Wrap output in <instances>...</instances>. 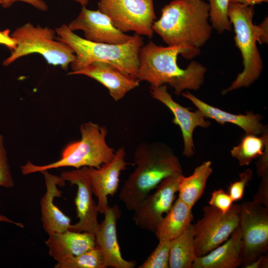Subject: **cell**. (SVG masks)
Segmentation results:
<instances>
[{
    "instance_id": "obj_7",
    "label": "cell",
    "mask_w": 268,
    "mask_h": 268,
    "mask_svg": "<svg viewBox=\"0 0 268 268\" xmlns=\"http://www.w3.org/2000/svg\"><path fill=\"white\" fill-rule=\"evenodd\" d=\"M56 34L52 28L35 26L30 23L18 27L11 35L16 43V48L3 65L7 66L21 57L37 53L49 64L67 70L76 56L68 45L56 38Z\"/></svg>"
},
{
    "instance_id": "obj_13",
    "label": "cell",
    "mask_w": 268,
    "mask_h": 268,
    "mask_svg": "<svg viewBox=\"0 0 268 268\" xmlns=\"http://www.w3.org/2000/svg\"><path fill=\"white\" fill-rule=\"evenodd\" d=\"M151 97L165 105L173 113V123L178 125L182 134L184 142L183 154L188 157L195 153L193 135L195 129L198 127L208 128L211 123L206 120L205 117L199 109L191 111L175 101L168 92L167 86H150Z\"/></svg>"
},
{
    "instance_id": "obj_33",
    "label": "cell",
    "mask_w": 268,
    "mask_h": 268,
    "mask_svg": "<svg viewBox=\"0 0 268 268\" xmlns=\"http://www.w3.org/2000/svg\"><path fill=\"white\" fill-rule=\"evenodd\" d=\"M257 172L260 177L268 176V146L256 163Z\"/></svg>"
},
{
    "instance_id": "obj_36",
    "label": "cell",
    "mask_w": 268,
    "mask_h": 268,
    "mask_svg": "<svg viewBox=\"0 0 268 268\" xmlns=\"http://www.w3.org/2000/svg\"><path fill=\"white\" fill-rule=\"evenodd\" d=\"M10 30L6 29L0 31V44H2L13 51L16 46L14 40L9 35Z\"/></svg>"
},
{
    "instance_id": "obj_32",
    "label": "cell",
    "mask_w": 268,
    "mask_h": 268,
    "mask_svg": "<svg viewBox=\"0 0 268 268\" xmlns=\"http://www.w3.org/2000/svg\"><path fill=\"white\" fill-rule=\"evenodd\" d=\"M253 201L268 207V176L262 177L258 190L254 196Z\"/></svg>"
},
{
    "instance_id": "obj_26",
    "label": "cell",
    "mask_w": 268,
    "mask_h": 268,
    "mask_svg": "<svg viewBox=\"0 0 268 268\" xmlns=\"http://www.w3.org/2000/svg\"><path fill=\"white\" fill-rule=\"evenodd\" d=\"M55 268H106L102 254L95 246L91 250L76 256L57 262Z\"/></svg>"
},
{
    "instance_id": "obj_28",
    "label": "cell",
    "mask_w": 268,
    "mask_h": 268,
    "mask_svg": "<svg viewBox=\"0 0 268 268\" xmlns=\"http://www.w3.org/2000/svg\"><path fill=\"white\" fill-rule=\"evenodd\" d=\"M170 242L169 240H159L155 249L138 268H168Z\"/></svg>"
},
{
    "instance_id": "obj_5",
    "label": "cell",
    "mask_w": 268,
    "mask_h": 268,
    "mask_svg": "<svg viewBox=\"0 0 268 268\" xmlns=\"http://www.w3.org/2000/svg\"><path fill=\"white\" fill-rule=\"evenodd\" d=\"M80 139L67 144L59 160L43 165L28 161L20 167L22 174L27 175L65 167L99 168L113 159L115 152L106 142L108 130L105 126L87 122L80 126Z\"/></svg>"
},
{
    "instance_id": "obj_29",
    "label": "cell",
    "mask_w": 268,
    "mask_h": 268,
    "mask_svg": "<svg viewBox=\"0 0 268 268\" xmlns=\"http://www.w3.org/2000/svg\"><path fill=\"white\" fill-rule=\"evenodd\" d=\"M14 186V181L8 164L4 137L0 134V187L8 189Z\"/></svg>"
},
{
    "instance_id": "obj_14",
    "label": "cell",
    "mask_w": 268,
    "mask_h": 268,
    "mask_svg": "<svg viewBox=\"0 0 268 268\" xmlns=\"http://www.w3.org/2000/svg\"><path fill=\"white\" fill-rule=\"evenodd\" d=\"M124 148H119L113 159L99 168L83 167L92 185L93 194L97 199L99 213L104 214L109 206L108 197L114 196L119 186L121 172L127 169Z\"/></svg>"
},
{
    "instance_id": "obj_19",
    "label": "cell",
    "mask_w": 268,
    "mask_h": 268,
    "mask_svg": "<svg viewBox=\"0 0 268 268\" xmlns=\"http://www.w3.org/2000/svg\"><path fill=\"white\" fill-rule=\"evenodd\" d=\"M47 234L45 244L49 254L57 262L83 254L96 246L95 235L87 232L68 230Z\"/></svg>"
},
{
    "instance_id": "obj_35",
    "label": "cell",
    "mask_w": 268,
    "mask_h": 268,
    "mask_svg": "<svg viewBox=\"0 0 268 268\" xmlns=\"http://www.w3.org/2000/svg\"><path fill=\"white\" fill-rule=\"evenodd\" d=\"M258 36V43L260 44L268 43V18L266 17L258 25H257Z\"/></svg>"
},
{
    "instance_id": "obj_11",
    "label": "cell",
    "mask_w": 268,
    "mask_h": 268,
    "mask_svg": "<svg viewBox=\"0 0 268 268\" xmlns=\"http://www.w3.org/2000/svg\"><path fill=\"white\" fill-rule=\"evenodd\" d=\"M183 174H177L163 180L151 194H149L133 210V217L139 227L155 233L158 225L171 209L178 192Z\"/></svg>"
},
{
    "instance_id": "obj_41",
    "label": "cell",
    "mask_w": 268,
    "mask_h": 268,
    "mask_svg": "<svg viewBox=\"0 0 268 268\" xmlns=\"http://www.w3.org/2000/svg\"><path fill=\"white\" fill-rule=\"evenodd\" d=\"M2 3H3V1H2V0H0V4H1V5H2Z\"/></svg>"
},
{
    "instance_id": "obj_23",
    "label": "cell",
    "mask_w": 268,
    "mask_h": 268,
    "mask_svg": "<svg viewBox=\"0 0 268 268\" xmlns=\"http://www.w3.org/2000/svg\"><path fill=\"white\" fill-rule=\"evenodd\" d=\"M212 172L211 162L206 161L197 167L190 176L182 175L179 181L178 198L192 208L203 194Z\"/></svg>"
},
{
    "instance_id": "obj_42",
    "label": "cell",
    "mask_w": 268,
    "mask_h": 268,
    "mask_svg": "<svg viewBox=\"0 0 268 268\" xmlns=\"http://www.w3.org/2000/svg\"></svg>"
},
{
    "instance_id": "obj_37",
    "label": "cell",
    "mask_w": 268,
    "mask_h": 268,
    "mask_svg": "<svg viewBox=\"0 0 268 268\" xmlns=\"http://www.w3.org/2000/svg\"><path fill=\"white\" fill-rule=\"evenodd\" d=\"M268 268V256L264 254L247 266L245 268Z\"/></svg>"
},
{
    "instance_id": "obj_30",
    "label": "cell",
    "mask_w": 268,
    "mask_h": 268,
    "mask_svg": "<svg viewBox=\"0 0 268 268\" xmlns=\"http://www.w3.org/2000/svg\"><path fill=\"white\" fill-rule=\"evenodd\" d=\"M239 175V179L231 183L228 187V194L234 202L243 198L245 188L253 178V172L248 168Z\"/></svg>"
},
{
    "instance_id": "obj_27",
    "label": "cell",
    "mask_w": 268,
    "mask_h": 268,
    "mask_svg": "<svg viewBox=\"0 0 268 268\" xmlns=\"http://www.w3.org/2000/svg\"><path fill=\"white\" fill-rule=\"evenodd\" d=\"M208 0L209 18L212 27L219 34L231 31L232 24L228 14L230 0Z\"/></svg>"
},
{
    "instance_id": "obj_31",
    "label": "cell",
    "mask_w": 268,
    "mask_h": 268,
    "mask_svg": "<svg viewBox=\"0 0 268 268\" xmlns=\"http://www.w3.org/2000/svg\"><path fill=\"white\" fill-rule=\"evenodd\" d=\"M233 202L229 194L223 189H220L212 193L208 203L222 212L225 213L230 209Z\"/></svg>"
},
{
    "instance_id": "obj_1",
    "label": "cell",
    "mask_w": 268,
    "mask_h": 268,
    "mask_svg": "<svg viewBox=\"0 0 268 268\" xmlns=\"http://www.w3.org/2000/svg\"><path fill=\"white\" fill-rule=\"evenodd\" d=\"M209 5L203 0H173L161 9L152 29L168 46L185 49L188 60L201 53L210 39Z\"/></svg>"
},
{
    "instance_id": "obj_40",
    "label": "cell",
    "mask_w": 268,
    "mask_h": 268,
    "mask_svg": "<svg viewBox=\"0 0 268 268\" xmlns=\"http://www.w3.org/2000/svg\"><path fill=\"white\" fill-rule=\"evenodd\" d=\"M74 1L78 2L82 6H85L87 5L89 2V0H74Z\"/></svg>"
},
{
    "instance_id": "obj_2",
    "label": "cell",
    "mask_w": 268,
    "mask_h": 268,
    "mask_svg": "<svg viewBox=\"0 0 268 268\" xmlns=\"http://www.w3.org/2000/svg\"><path fill=\"white\" fill-rule=\"evenodd\" d=\"M180 54L188 60L187 51L183 48L163 47L149 41L139 51L137 80L151 86L168 84L177 95L186 90H199L204 81L206 67L193 61L187 68H181L177 64Z\"/></svg>"
},
{
    "instance_id": "obj_6",
    "label": "cell",
    "mask_w": 268,
    "mask_h": 268,
    "mask_svg": "<svg viewBox=\"0 0 268 268\" xmlns=\"http://www.w3.org/2000/svg\"><path fill=\"white\" fill-rule=\"evenodd\" d=\"M228 14L234 26L235 46L241 52L244 68L231 84L222 91V95L250 86L259 78L263 67V60L257 46V27L253 22V6L230 2Z\"/></svg>"
},
{
    "instance_id": "obj_39",
    "label": "cell",
    "mask_w": 268,
    "mask_h": 268,
    "mask_svg": "<svg viewBox=\"0 0 268 268\" xmlns=\"http://www.w3.org/2000/svg\"><path fill=\"white\" fill-rule=\"evenodd\" d=\"M1 222L12 224L20 228L24 227V225L22 223L14 221L8 217L0 214V222Z\"/></svg>"
},
{
    "instance_id": "obj_18",
    "label": "cell",
    "mask_w": 268,
    "mask_h": 268,
    "mask_svg": "<svg viewBox=\"0 0 268 268\" xmlns=\"http://www.w3.org/2000/svg\"><path fill=\"white\" fill-rule=\"evenodd\" d=\"M68 74H81L96 80L107 88L115 101L122 99L139 84L136 78L105 62L93 63L82 69L71 71Z\"/></svg>"
},
{
    "instance_id": "obj_24",
    "label": "cell",
    "mask_w": 268,
    "mask_h": 268,
    "mask_svg": "<svg viewBox=\"0 0 268 268\" xmlns=\"http://www.w3.org/2000/svg\"><path fill=\"white\" fill-rule=\"evenodd\" d=\"M193 224L170 242V268H192L197 258L194 243Z\"/></svg>"
},
{
    "instance_id": "obj_25",
    "label": "cell",
    "mask_w": 268,
    "mask_h": 268,
    "mask_svg": "<svg viewBox=\"0 0 268 268\" xmlns=\"http://www.w3.org/2000/svg\"><path fill=\"white\" fill-rule=\"evenodd\" d=\"M268 146L267 127L261 135L246 134L240 143L230 150L231 156L241 166L249 165L255 159L260 157Z\"/></svg>"
},
{
    "instance_id": "obj_12",
    "label": "cell",
    "mask_w": 268,
    "mask_h": 268,
    "mask_svg": "<svg viewBox=\"0 0 268 268\" xmlns=\"http://www.w3.org/2000/svg\"><path fill=\"white\" fill-rule=\"evenodd\" d=\"M60 177L65 182L77 187L74 202L78 221L71 224L69 230L95 235L99 224L97 219L99 211L92 198V185L83 168L62 171Z\"/></svg>"
},
{
    "instance_id": "obj_9",
    "label": "cell",
    "mask_w": 268,
    "mask_h": 268,
    "mask_svg": "<svg viewBox=\"0 0 268 268\" xmlns=\"http://www.w3.org/2000/svg\"><path fill=\"white\" fill-rule=\"evenodd\" d=\"M240 209L238 204L225 213L211 205L203 207V217L193 224L197 257L206 255L230 237L239 225Z\"/></svg>"
},
{
    "instance_id": "obj_8",
    "label": "cell",
    "mask_w": 268,
    "mask_h": 268,
    "mask_svg": "<svg viewBox=\"0 0 268 268\" xmlns=\"http://www.w3.org/2000/svg\"><path fill=\"white\" fill-rule=\"evenodd\" d=\"M153 0H99L98 10L107 15L121 31H133L151 38L156 18Z\"/></svg>"
},
{
    "instance_id": "obj_22",
    "label": "cell",
    "mask_w": 268,
    "mask_h": 268,
    "mask_svg": "<svg viewBox=\"0 0 268 268\" xmlns=\"http://www.w3.org/2000/svg\"><path fill=\"white\" fill-rule=\"evenodd\" d=\"M193 220L192 208L178 198L160 222L155 234L158 240L171 241L182 234Z\"/></svg>"
},
{
    "instance_id": "obj_10",
    "label": "cell",
    "mask_w": 268,
    "mask_h": 268,
    "mask_svg": "<svg viewBox=\"0 0 268 268\" xmlns=\"http://www.w3.org/2000/svg\"><path fill=\"white\" fill-rule=\"evenodd\" d=\"M243 268L266 254L268 249V207L253 201L240 204Z\"/></svg>"
},
{
    "instance_id": "obj_4",
    "label": "cell",
    "mask_w": 268,
    "mask_h": 268,
    "mask_svg": "<svg viewBox=\"0 0 268 268\" xmlns=\"http://www.w3.org/2000/svg\"><path fill=\"white\" fill-rule=\"evenodd\" d=\"M58 40L68 45L76 58L72 63L71 71L82 69L95 62H105L122 72L137 78L138 56L143 45L140 35L134 33L128 42L121 44L96 43L75 34L66 24L55 29Z\"/></svg>"
},
{
    "instance_id": "obj_21",
    "label": "cell",
    "mask_w": 268,
    "mask_h": 268,
    "mask_svg": "<svg viewBox=\"0 0 268 268\" xmlns=\"http://www.w3.org/2000/svg\"><path fill=\"white\" fill-rule=\"evenodd\" d=\"M242 233L238 225L222 245L197 257L192 268H236L242 265Z\"/></svg>"
},
{
    "instance_id": "obj_20",
    "label": "cell",
    "mask_w": 268,
    "mask_h": 268,
    "mask_svg": "<svg viewBox=\"0 0 268 268\" xmlns=\"http://www.w3.org/2000/svg\"><path fill=\"white\" fill-rule=\"evenodd\" d=\"M182 95L189 99L201 111L205 118L215 121L221 125L234 124L243 129L246 134L261 135L267 127L261 122L262 117L252 111L245 114H234L210 105L201 101L189 91L183 92Z\"/></svg>"
},
{
    "instance_id": "obj_38",
    "label": "cell",
    "mask_w": 268,
    "mask_h": 268,
    "mask_svg": "<svg viewBox=\"0 0 268 268\" xmlns=\"http://www.w3.org/2000/svg\"><path fill=\"white\" fill-rule=\"evenodd\" d=\"M268 0H230V2L239 3L249 6H254L263 2H268Z\"/></svg>"
},
{
    "instance_id": "obj_3",
    "label": "cell",
    "mask_w": 268,
    "mask_h": 268,
    "mask_svg": "<svg viewBox=\"0 0 268 268\" xmlns=\"http://www.w3.org/2000/svg\"><path fill=\"white\" fill-rule=\"evenodd\" d=\"M135 168L125 181L119 199L134 210L151 191L165 179L183 174L178 157L172 149L161 142H143L135 148Z\"/></svg>"
},
{
    "instance_id": "obj_34",
    "label": "cell",
    "mask_w": 268,
    "mask_h": 268,
    "mask_svg": "<svg viewBox=\"0 0 268 268\" xmlns=\"http://www.w3.org/2000/svg\"><path fill=\"white\" fill-rule=\"evenodd\" d=\"M2 6L5 8L10 6L16 1H21L28 3L39 10L46 11L48 9L46 3L43 0H2Z\"/></svg>"
},
{
    "instance_id": "obj_16",
    "label": "cell",
    "mask_w": 268,
    "mask_h": 268,
    "mask_svg": "<svg viewBox=\"0 0 268 268\" xmlns=\"http://www.w3.org/2000/svg\"><path fill=\"white\" fill-rule=\"evenodd\" d=\"M95 234L96 246L100 250L106 267L133 268L136 263L122 257L117 235V221L120 216L118 205L108 206Z\"/></svg>"
},
{
    "instance_id": "obj_17",
    "label": "cell",
    "mask_w": 268,
    "mask_h": 268,
    "mask_svg": "<svg viewBox=\"0 0 268 268\" xmlns=\"http://www.w3.org/2000/svg\"><path fill=\"white\" fill-rule=\"evenodd\" d=\"M44 178L46 191L40 201L42 226L45 232H63L68 230L71 225V219L64 213L54 203L56 198L62 196V192L58 186L65 185L60 177L45 170L41 172Z\"/></svg>"
},
{
    "instance_id": "obj_15",
    "label": "cell",
    "mask_w": 268,
    "mask_h": 268,
    "mask_svg": "<svg viewBox=\"0 0 268 268\" xmlns=\"http://www.w3.org/2000/svg\"><path fill=\"white\" fill-rule=\"evenodd\" d=\"M67 26L73 32L82 30L85 39L96 43L121 44L133 38L116 28L106 14L85 6H82L77 17Z\"/></svg>"
}]
</instances>
